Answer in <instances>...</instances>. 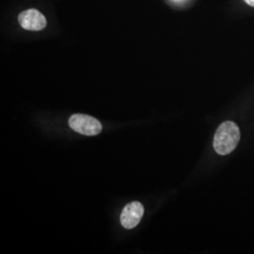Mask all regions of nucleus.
Returning a JSON list of instances; mask_svg holds the SVG:
<instances>
[{
  "label": "nucleus",
  "mask_w": 254,
  "mask_h": 254,
  "mask_svg": "<svg viewBox=\"0 0 254 254\" xmlns=\"http://www.w3.org/2000/svg\"><path fill=\"white\" fill-rule=\"evenodd\" d=\"M240 140V130L236 123L227 121L218 127L214 136L213 146L220 155L231 154Z\"/></svg>",
  "instance_id": "nucleus-1"
},
{
  "label": "nucleus",
  "mask_w": 254,
  "mask_h": 254,
  "mask_svg": "<svg viewBox=\"0 0 254 254\" xmlns=\"http://www.w3.org/2000/svg\"><path fill=\"white\" fill-rule=\"evenodd\" d=\"M69 126L73 131L85 136H96L102 131V124L89 115L73 114L69 119Z\"/></svg>",
  "instance_id": "nucleus-2"
},
{
  "label": "nucleus",
  "mask_w": 254,
  "mask_h": 254,
  "mask_svg": "<svg viewBox=\"0 0 254 254\" xmlns=\"http://www.w3.org/2000/svg\"><path fill=\"white\" fill-rule=\"evenodd\" d=\"M144 213L143 205L138 201L128 203L121 214V223L126 229H133L139 223Z\"/></svg>",
  "instance_id": "nucleus-3"
},
{
  "label": "nucleus",
  "mask_w": 254,
  "mask_h": 254,
  "mask_svg": "<svg viewBox=\"0 0 254 254\" xmlns=\"http://www.w3.org/2000/svg\"><path fill=\"white\" fill-rule=\"evenodd\" d=\"M19 24L27 30L38 31L42 30L46 26V19L39 10L27 9L21 12L18 16Z\"/></svg>",
  "instance_id": "nucleus-4"
},
{
  "label": "nucleus",
  "mask_w": 254,
  "mask_h": 254,
  "mask_svg": "<svg viewBox=\"0 0 254 254\" xmlns=\"http://www.w3.org/2000/svg\"><path fill=\"white\" fill-rule=\"evenodd\" d=\"M245 2L247 4H249L250 6L254 7V0H245Z\"/></svg>",
  "instance_id": "nucleus-5"
}]
</instances>
